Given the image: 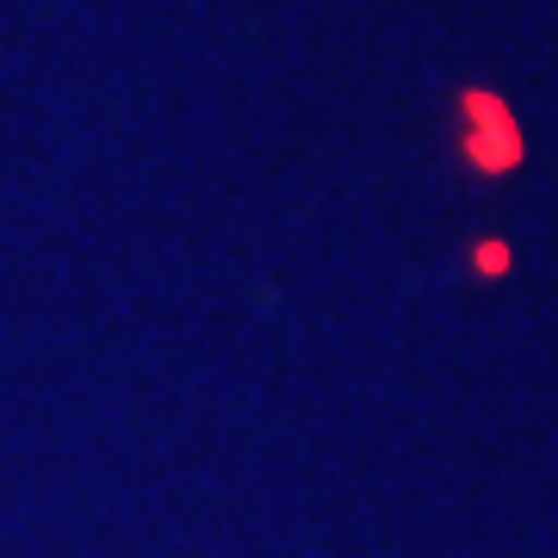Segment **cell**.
<instances>
[{"label":"cell","mask_w":558,"mask_h":558,"mask_svg":"<svg viewBox=\"0 0 558 558\" xmlns=\"http://www.w3.org/2000/svg\"><path fill=\"white\" fill-rule=\"evenodd\" d=\"M465 119H472V131H465V156L478 161L484 174H502V168H515V161H521L515 119H509V112H502L490 94H465Z\"/></svg>","instance_id":"cell-1"},{"label":"cell","mask_w":558,"mask_h":558,"mask_svg":"<svg viewBox=\"0 0 558 558\" xmlns=\"http://www.w3.org/2000/svg\"><path fill=\"white\" fill-rule=\"evenodd\" d=\"M478 267H484V274H502V267H509V248H502L497 236H484V248H478Z\"/></svg>","instance_id":"cell-2"}]
</instances>
